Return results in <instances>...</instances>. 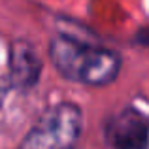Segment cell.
Returning <instances> with one entry per match:
<instances>
[{
    "label": "cell",
    "mask_w": 149,
    "mask_h": 149,
    "mask_svg": "<svg viewBox=\"0 0 149 149\" xmlns=\"http://www.w3.org/2000/svg\"><path fill=\"white\" fill-rule=\"evenodd\" d=\"M49 55L55 68L64 77L85 85L111 83L121 68V58L117 53L81 44L70 36L55 38L51 42Z\"/></svg>",
    "instance_id": "obj_1"
},
{
    "label": "cell",
    "mask_w": 149,
    "mask_h": 149,
    "mask_svg": "<svg viewBox=\"0 0 149 149\" xmlns=\"http://www.w3.org/2000/svg\"><path fill=\"white\" fill-rule=\"evenodd\" d=\"M81 128H83V115L77 106L55 104L29 130L26 138L23 140V147H70L79 140Z\"/></svg>",
    "instance_id": "obj_2"
},
{
    "label": "cell",
    "mask_w": 149,
    "mask_h": 149,
    "mask_svg": "<svg viewBox=\"0 0 149 149\" xmlns=\"http://www.w3.org/2000/svg\"><path fill=\"white\" fill-rule=\"evenodd\" d=\"M106 134H108V140L111 146L136 149L147 146L149 127L146 117H142L134 109H127L108 123Z\"/></svg>",
    "instance_id": "obj_3"
},
{
    "label": "cell",
    "mask_w": 149,
    "mask_h": 149,
    "mask_svg": "<svg viewBox=\"0 0 149 149\" xmlns=\"http://www.w3.org/2000/svg\"><path fill=\"white\" fill-rule=\"evenodd\" d=\"M42 61L32 44L15 42L10 49V76L15 87H30L38 81Z\"/></svg>",
    "instance_id": "obj_4"
}]
</instances>
